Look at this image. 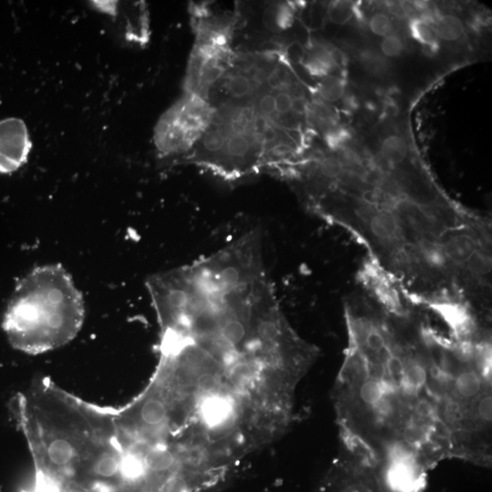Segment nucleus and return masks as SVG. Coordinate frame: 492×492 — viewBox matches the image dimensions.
<instances>
[{
	"instance_id": "f257e3e1",
	"label": "nucleus",
	"mask_w": 492,
	"mask_h": 492,
	"mask_svg": "<svg viewBox=\"0 0 492 492\" xmlns=\"http://www.w3.org/2000/svg\"><path fill=\"white\" fill-rule=\"evenodd\" d=\"M15 415L34 461L30 492L116 491L121 446L114 412L35 379L14 400Z\"/></svg>"
},
{
	"instance_id": "f03ea898",
	"label": "nucleus",
	"mask_w": 492,
	"mask_h": 492,
	"mask_svg": "<svg viewBox=\"0 0 492 492\" xmlns=\"http://www.w3.org/2000/svg\"><path fill=\"white\" fill-rule=\"evenodd\" d=\"M85 317L83 297L60 264L39 266L18 281L2 327L15 349L43 354L69 344Z\"/></svg>"
},
{
	"instance_id": "7ed1b4c3",
	"label": "nucleus",
	"mask_w": 492,
	"mask_h": 492,
	"mask_svg": "<svg viewBox=\"0 0 492 492\" xmlns=\"http://www.w3.org/2000/svg\"><path fill=\"white\" fill-rule=\"evenodd\" d=\"M209 121L210 109L202 99L193 96L182 100L160 118L155 130V144L165 155L187 151L207 129Z\"/></svg>"
},
{
	"instance_id": "20e7f679",
	"label": "nucleus",
	"mask_w": 492,
	"mask_h": 492,
	"mask_svg": "<svg viewBox=\"0 0 492 492\" xmlns=\"http://www.w3.org/2000/svg\"><path fill=\"white\" fill-rule=\"evenodd\" d=\"M322 492H385L375 464L346 452L331 467Z\"/></svg>"
},
{
	"instance_id": "39448f33",
	"label": "nucleus",
	"mask_w": 492,
	"mask_h": 492,
	"mask_svg": "<svg viewBox=\"0 0 492 492\" xmlns=\"http://www.w3.org/2000/svg\"><path fill=\"white\" fill-rule=\"evenodd\" d=\"M32 150V139L23 120H0V175L18 171L27 163Z\"/></svg>"
},
{
	"instance_id": "423d86ee",
	"label": "nucleus",
	"mask_w": 492,
	"mask_h": 492,
	"mask_svg": "<svg viewBox=\"0 0 492 492\" xmlns=\"http://www.w3.org/2000/svg\"><path fill=\"white\" fill-rule=\"evenodd\" d=\"M381 157L385 163L399 165L405 163L409 157V146L402 137L392 135L383 142Z\"/></svg>"
},
{
	"instance_id": "0eeeda50",
	"label": "nucleus",
	"mask_w": 492,
	"mask_h": 492,
	"mask_svg": "<svg viewBox=\"0 0 492 492\" xmlns=\"http://www.w3.org/2000/svg\"><path fill=\"white\" fill-rule=\"evenodd\" d=\"M437 38L446 41H458L464 34L463 21L454 15L440 18L434 27Z\"/></svg>"
},
{
	"instance_id": "6e6552de",
	"label": "nucleus",
	"mask_w": 492,
	"mask_h": 492,
	"mask_svg": "<svg viewBox=\"0 0 492 492\" xmlns=\"http://www.w3.org/2000/svg\"><path fill=\"white\" fill-rule=\"evenodd\" d=\"M319 93L322 99L327 102H336L344 96V82L333 75H327L321 81L319 85Z\"/></svg>"
},
{
	"instance_id": "1a4fd4ad",
	"label": "nucleus",
	"mask_w": 492,
	"mask_h": 492,
	"mask_svg": "<svg viewBox=\"0 0 492 492\" xmlns=\"http://www.w3.org/2000/svg\"><path fill=\"white\" fill-rule=\"evenodd\" d=\"M306 66L312 74L326 77L335 66V63L331 57L330 53L321 48L310 55Z\"/></svg>"
},
{
	"instance_id": "9d476101",
	"label": "nucleus",
	"mask_w": 492,
	"mask_h": 492,
	"mask_svg": "<svg viewBox=\"0 0 492 492\" xmlns=\"http://www.w3.org/2000/svg\"><path fill=\"white\" fill-rule=\"evenodd\" d=\"M410 32H411L413 38L419 43L428 46V47H434L437 43L435 29L427 21L419 20V18L413 20L410 23Z\"/></svg>"
},
{
	"instance_id": "9b49d317",
	"label": "nucleus",
	"mask_w": 492,
	"mask_h": 492,
	"mask_svg": "<svg viewBox=\"0 0 492 492\" xmlns=\"http://www.w3.org/2000/svg\"><path fill=\"white\" fill-rule=\"evenodd\" d=\"M228 93L235 98H241L247 95L253 90V86L249 78L241 74H236L229 78L226 82Z\"/></svg>"
},
{
	"instance_id": "f8f14e48",
	"label": "nucleus",
	"mask_w": 492,
	"mask_h": 492,
	"mask_svg": "<svg viewBox=\"0 0 492 492\" xmlns=\"http://www.w3.org/2000/svg\"><path fill=\"white\" fill-rule=\"evenodd\" d=\"M369 29L374 34L385 38L390 36L393 30V23L387 15L376 13L370 18Z\"/></svg>"
},
{
	"instance_id": "ddd939ff",
	"label": "nucleus",
	"mask_w": 492,
	"mask_h": 492,
	"mask_svg": "<svg viewBox=\"0 0 492 492\" xmlns=\"http://www.w3.org/2000/svg\"><path fill=\"white\" fill-rule=\"evenodd\" d=\"M352 9L348 2H334L328 8V16L334 23L342 25L350 18Z\"/></svg>"
},
{
	"instance_id": "4468645a",
	"label": "nucleus",
	"mask_w": 492,
	"mask_h": 492,
	"mask_svg": "<svg viewBox=\"0 0 492 492\" xmlns=\"http://www.w3.org/2000/svg\"><path fill=\"white\" fill-rule=\"evenodd\" d=\"M403 43L399 38L396 36H388L383 39L381 43L382 53L387 57H394L399 56L403 50Z\"/></svg>"
},
{
	"instance_id": "2eb2a0df",
	"label": "nucleus",
	"mask_w": 492,
	"mask_h": 492,
	"mask_svg": "<svg viewBox=\"0 0 492 492\" xmlns=\"http://www.w3.org/2000/svg\"><path fill=\"white\" fill-rule=\"evenodd\" d=\"M348 133L345 130H335L327 135L328 147L332 150H339L344 146V142L348 139Z\"/></svg>"
},
{
	"instance_id": "dca6fc26",
	"label": "nucleus",
	"mask_w": 492,
	"mask_h": 492,
	"mask_svg": "<svg viewBox=\"0 0 492 492\" xmlns=\"http://www.w3.org/2000/svg\"><path fill=\"white\" fill-rule=\"evenodd\" d=\"M258 109L264 117L271 116L275 112V100L272 94H264L258 102Z\"/></svg>"
},
{
	"instance_id": "f3484780",
	"label": "nucleus",
	"mask_w": 492,
	"mask_h": 492,
	"mask_svg": "<svg viewBox=\"0 0 492 492\" xmlns=\"http://www.w3.org/2000/svg\"><path fill=\"white\" fill-rule=\"evenodd\" d=\"M275 111L279 114H285L289 112L293 106V99L288 93H280L275 97Z\"/></svg>"
},
{
	"instance_id": "a211bd4d",
	"label": "nucleus",
	"mask_w": 492,
	"mask_h": 492,
	"mask_svg": "<svg viewBox=\"0 0 492 492\" xmlns=\"http://www.w3.org/2000/svg\"><path fill=\"white\" fill-rule=\"evenodd\" d=\"M292 109L297 112H303L306 109L305 103H303L302 100H293V106H292Z\"/></svg>"
},
{
	"instance_id": "6ab92c4d",
	"label": "nucleus",
	"mask_w": 492,
	"mask_h": 492,
	"mask_svg": "<svg viewBox=\"0 0 492 492\" xmlns=\"http://www.w3.org/2000/svg\"><path fill=\"white\" fill-rule=\"evenodd\" d=\"M81 492H112V491H106V490H102V488H96V490L86 491H81Z\"/></svg>"
}]
</instances>
